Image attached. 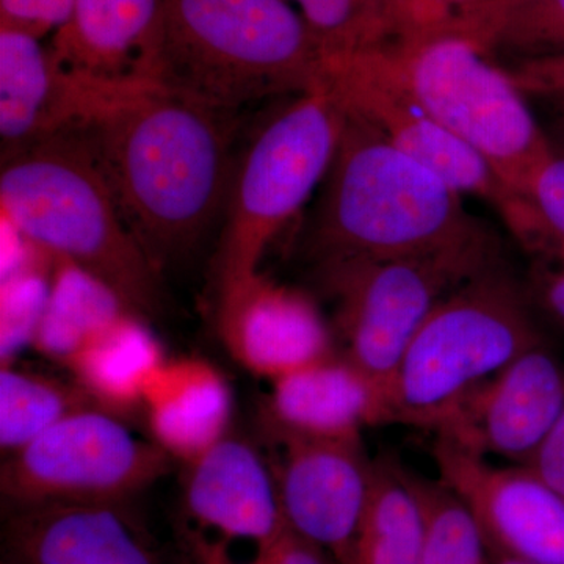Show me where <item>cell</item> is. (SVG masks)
I'll use <instances>...</instances> for the list:
<instances>
[{"label":"cell","mask_w":564,"mask_h":564,"mask_svg":"<svg viewBox=\"0 0 564 564\" xmlns=\"http://www.w3.org/2000/svg\"><path fill=\"white\" fill-rule=\"evenodd\" d=\"M282 454L272 466L285 524L336 563L350 547L372 491L375 459L361 436L345 440L269 432Z\"/></svg>","instance_id":"12"},{"label":"cell","mask_w":564,"mask_h":564,"mask_svg":"<svg viewBox=\"0 0 564 564\" xmlns=\"http://www.w3.org/2000/svg\"><path fill=\"white\" fill-rule=\"evenodd\" d=\"M126 314L133 313L117 293L79 267L61 261L33 348L68 367L93 339Z\"/></svg>","instance_id":"23"},{"label":"cell","mask_w":564,"mask_h":564,"mask_svg":"<svg viewBox=\"0 0 564 564\" xmlns=\"http://www.w3.org/2000/svg\"><path fill=\"white\" fill-rule=\"evenodd\" d=\"M499 261V243L488 231L425 254L328 262L317 270L336 302L344 355L383 395L404 350L437 304Z\"/></svg>","instance_id":"7"},{"label":"cell","mask_w":564,"mask_h":564,"mask_svg":"<svg viewBox=\"0 0 564 564\" xmlns=\"http://www.w3.org/2000/svg\"><path fill=\"white\" fill-rule=\"evenodd\" d=\"M141 408L152 441L172 458L192 463L228 436L231 386L202 359L166 361L148 386Z\"/></svg>","instance_id":"20"},{"label":"cell","mask_w":564,"mask_h":564,"mask_svg":"<svg viewBox=\"0 0 564 564\" xmlns=\"http://www.w3.org/2000/svg\"><path fill=\"white\" fill-rule=\"evenodd\" d=\"M315 41L329 58L366 52L369 9L367 0H295Z\"/></svg>","instance_id":"27"},{"label":"cell","mask_w":564,"mask_h":564,"mask_svg":"<svg viewBox=\"0 0 564 564\" xmlns=\"http://www.w3.org/2000/svg\"><path fill=\"white\" fill-rule=\"evenodd\" d=\"M345 110L328 88L295 96L252 137L234 166L215 261L218 306L259 280L269 243L325 180Z\"/></svg>","instance_id":"6"},{"label":"cell","mask_w":564,"mask_h":564,"mask_svg":"<svg viewBox=\"0 0 564 564\" xmlns=\"http://www.w3.org/2000/svg\"><path fill=\"white\" fill-rule=\"evenodd\" d=\"M421 513L406 466L389 455L375 458L373 484L350 547L334 564H421Z\"/></svg>","instance_id":"22"},{"label":"cell","mask_w":564,"mask_h":564,"mask_svg":"<svg viewBox=\"0 0 564 564\" xmlns=\"http://www.w3.org/2000/svg\"><path fill=\"white\" fill-rule=\"evenodd\" d=\"M50 292L51 288L36 273L18 269L9 274L2 291V366H9L18 352L33 345Z\"/></svg>","instance_id":"28"},{"label":"cell","mask_w":564,"mask_h":564,"mask_svg":"<svg viewBox=\"0 0 564 564\" xmlns=\"http://www.w3.org/2000/svg\"><path fill=\"white\" fill-rule=\"evenodd\" d=\"M236 115L152 85L82 133L155 267L191 250L225 210Z\"/></svg>","instance_id":"1"},{"label":"cell","mask_w":564,"mask_h":564,"mask_svg":"<svg viewBox=\"0 0 564 564\" xmlns=\"http://www.w3.org/2000/svg\"><path fill=\"white\" fill-rule=\"evenodd\" d=\"M492 564H530L521 560L511 558V556L492 555Z\"/></svg>","instance_id":"35"},{"label":"cell","mask_w":564,"mask_h":564,"mask_svg":"<svg viewBox=\"0 0 564 564\" xmlns=\"http://www.w3.org/2000/svg\"><path fill=\"white\" fill-rule=\"evenodd\" d=\"M162 0H74L51 52L79 73L120 82L152 80ZM155 84V82H154Z\"/></svg>","instance_id":"19"},{"label":"cell","mask_w":564,"mask_h":564,"mask_svg":"<svg viewBox=\"0 0 564 564\" xmlns=\"http://www.w3.org/2000/svg\"><path fill=\"white\" fill-rule=\"evenodd\" d=\"M563 413L564 361L544 340L474 389L434 433L522 466Z\"/></svg>","instance_id":"14"},{"label":"cell","mask_w":564,"mask_h":564,"mask_svg":"<svg viewBox=\"0 0 564 564\" xmlns=\"http://www.w3.org/2000/svg\"><path fill=\"white\" fill-rule=\"evenodd\" d=\"M193 552L198 564H236L229 558L225 545L209 543L204 538H195ZM247 564H334L332 556L318 545L304 540L285 524L281 532L256 547L254 556Z\"/></svg>","instance_id":"29"},{"label":"cell","mask_w":564,"mask_h":564,"mask_svg":"<svg viewBox=\"0 0 564 564\" xmlns=\"http://www.w3.org/2000/svg\"><path fill=\"white\" fill-rule=\"evenodd\" d=\"M0 204L3 218L33 247L101 281L131 313L158 311V267L122 220L82 133L2 158Z\"/></svg>","instance_id":"4"},{"label":"cell","mask_w":564,"mask_h":564,"mask_svg":"<svg viewBox=\"0 0 564 564\" xmlns=\"http://www.w3.org/2000/svg\"><path fill=\"white\" fill-rule=\"evenodd\" d=\"M525 203L540 228L564 240V155H552L534 173Z\"/></svg>","instance_id":"31"},{"label":"cell","mask_w":564,"mask_h":564,"mask_svg":"<svg viewBox=\"0 0 564 564\" xmlns=\"http://www.w3.org/2000/svg\"><path fill=\"white\" fill-rule=\"evenodd\" d=\"M406 480L421 513V564H492L477 516L454 488L408 467Z\"/></svg>","instance_id":"25"},{"label":"cell","mask_w":564,"mask_h":564,"mask_svg":"<svg viewBox=\"0 0 564 564\" xmlns=\"http://www.w3.org/2000/svg\"><path fill=\"white\" fill-rule=\"evenodd\" d=\"M516 35L525 44L564 55V0H527L516 20Z\"/></svg>","instance_id":"33"},{"label":"cell","mask_w":564,"mask_h":564,"mask_svg":"<svg viewBox=\"0 0 564 564\" xmlns=\"http://www.w3.org/2000/svg\"><path fill=\"white\" fill-rule=\"evenodd\" d=\"M325 55L285 0H162L152 80L236 115L248 104L318 90Z\"/></svg>","instance_id":"3"},{"label":"cell","mask_w":564,"mask_h":564,"mask_svg":"<svg viewBox=\"0 0 564 564\" xmlns=\"http://www.w3.org/2000/svg\"><path fill=\"white\" fill-rule=\"evenodd\" d=\"M152 85L158 84L70 69L36 36L0 28L2 158L55 137L87 132Z\"/></svg>","instance_id":"11"},{"label":"cell","mask_w":564,"mask_h":564,"mask_svg":"<svg viewBox=\"0 0 564 564\" xmlns=\"http://www.w3.org/2000/svg\"><path fill=\"white\" fill-rule=\"evenodd\" d=\"M121 505L46 502L9 508L6 564H163Z\"/></svg>","instance_id":"15"},{"label":"cell","mask_w":564,"mask_h":564,"mask_svg":"<svg viewBox=\"0 0 564 564\" xmlns=\"http://www.w3.org/2000/svg\"><path fill=\"white\" fill-rule=\"evenodd\" d=\"M223 344L256 377L278 380L336 352L321 311L303 293L259 278L217 310Z\"/></svg>","instance_id":"16"},{"label":"cell","mask_w":564,"mask_h":564,"mask_svg":"<svg viewBox=\"0 0 564 564\" xmlns=\"http://www.w3.org/2000/svg\"><path fill=\"white\" fill-rule=\"evenodd\" d=\"M440 478L473 508L492 555L564 564V497L524 466H496L444 437L433 445Z\"/></svg>","instance_id":"13"},{"label":"cell","mask_w":564,"mask_h":564,"mask_svg":"<svg viewBox=\"0 0 564 564\" xmlns=\"http://www.w3.org/2000/svg\"><path fill=\"white\" fill-rule=\"evenodd\" d=\"M165 362L162 345L143 317L126 314L93 339L68 370L93 402L122 415L141 408L148 386Z\"/></svg>","instance_id":"21"},{"label":"cell","mask_w":564,"mask_h":564,"mask_svg":"<svg viewBox=\"0 0 564 564\" xmlns=\"http://www.w3.org/2000/svg\"><path fill=\"white\" fill-rule=\"evenodd\" d=\"M514 80L525 96L540 102L545 117L541 122L545 137L554 154L564 155V55L549 57Z\"/></svg>","instance_id":"30"},{"label":"cell","mask_w":564,"mask_h":564,"mask_svg":"<svg viewBox=\"0 0 564 564\" xmlns=\"http://www.w3.org/2000/svg\"><path fill=\"white\" fill-rule=\"evenodd\" d=\"M522 466L564 497V413Z\"/></svg>","instance_id":"34"},{"label":"cell","mask_w":564,"mask_h":564,"mask_svg":"<svg viewBox=\"0 0 564 564\" xmlns=\"http://www.w3.org/2000/svg\"><path fill=\"white\" fill-rule=\"evenodd\" d=\"M323 87L345 110L372 124L393 147L432 170L459 195L485 199L502 212L507 221L524 206V199L505 185L477 151L423 107L399 61H388L372 51L329 58Z\"/></svg>","instance_id":"10"},{"label":"cell","mask_w":564,"mask_h":564,"mask_svg":"<svg viewBox=\"0 0 564 564\" xmlns=\"http://www.w3.org/2000/svg\"><path fill=\"white\" fill-rule=\"evenodd\" d=\"M96 404L76 381L17 369L0 370V447L14 454L66 415ZM99 406V404H98Z\"/></svg>","instance_id":"24"},{"label":"cell","mask_w":564,"mask_h":564,"mask_svg":"<svg viewBox=\"0 0 564 564\" xmlns=\"http://www.w3.org/2000/svg\"><path fill=\"white\" fill-rule=\"evenodd\" d=\"M399 63L423 107L525 202L530 181L554 151L514 77L459 36L429 41Z\"/></svg>","instance_id":"8"},{"label":"cell","mask_w":564,"mask_h":564,"mask_svg":"<svg viewBox=\"0 0 564 564\" xmlns=\"http://www.w3.org/2000/svg\"><path fill=\"white\" fill-rule=\"evenodd\" d=\"M544 340L524 280L492 263L448 293L415 333L381 395L377 425L436 432L474 389Z\"/></svg>","instance_id":"5"},{"label":"cell","mask_w":564,"mask_h":564,"mask_svg":"<svg viewBox=\"0 0 564 564\" xmlns=\"http://www.w3.org/2000/svg\"><path fill=\"white\" fill-rule=\"evenodd\" d=\"M265 408L267 432L345 440L377 426L381 392L344 355L321 361L273 381Z\"/></svg>","instance_id":"18"},{"label":"cell","mask_w":564,"mask_h":564,"mask_svg":"<svg viewBox=\"0 0 564 564\" xmlns=\"http://www.w3.org/2000/svg\"><path fill=\"white\" fill-rule=\"evenodd\" d=\"M184 499L196 524L229 543L259 547L285 525L272 466L231 434L188 463Z\"/></svg>","instance_id":"17"},{"label":"cell","mask_w":564,"mask_h":564,"mask_svg":"<svg viewBox=\"0 0 564 564\" xmlns=\"http://www.w3.org/2000/svg\"><path fill=\"white\" fill-rule=\"evenodd\" d=\"M74 0H0V28L43 39L61 31L73 13Z\"/></svg>","instance_id":"32"},{"label":"cell","mask_w":564,"mask_h":564,"mask_svg":"<svg viewBox=\"0 0 564 564\" xmlns=\"http://www.w3.org/2000/svg\"><path fill=\"white\" fill-rule=\"evenodd\" d=\"M170 456L93 404L66 415L7 456L0 491L9 508L46 502L122 503L169 470Z\"/></svg>","instance_id":"9"},{"label":"cell","mask_w":564,"mask_h":564,"mask_svg":"<svg viewBox=\"0 0 564 564\" xmlns=\"http://www.w3.org/2000/svg\"><path fill=\"white\" fill-rule=\"evenodd\" d=\"M521 243L532 254L525 278L530 302L541 321L564 334V240L533 223L521 236Z\"/></svg>","instance_id":"26"},{"label":"cell","mask_w":564,"mask_h":564,"mask_svg":"<svg viewBox=\"0 0 564 564\" xmlns=\"http://www.w3.org/2000/svg\"><path fill=\"white\" fill-rule=\"evenodd\" d=\"M488 231L451 185L345 110L307 234L317 265L425 254Z\"/></svg>","instance_id":"2"}]
</instances>
